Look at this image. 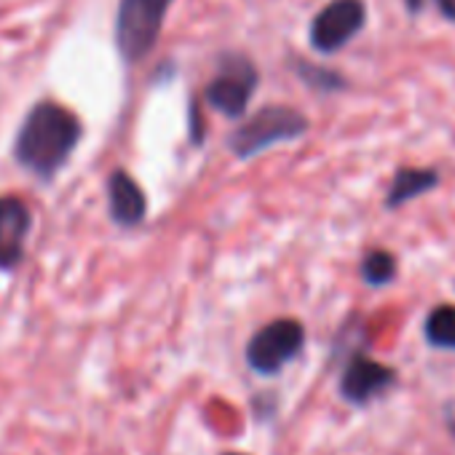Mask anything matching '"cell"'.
<instances>
[{"mask_svg":"<svg viewBox=\"0 0 455 455\" xmlns=\"http://www.w3.org/2000/svg\"><path fill=\"white\" fill-rule=\"evenodd\" d=\"M81 134L84 126L76 113L57 102H38L17 134L14 156L41 180H52L68 164Z\"/></svg>","mask_w":455,"mask_h":455,"instance_id":"obj_1","label":"cell"},{"mask_svg":"<svg viewBox=\"0 0 455 455\" xmlns=\"http://www.w3.org/2000/svg\"><path fill=\"white\" fill-rule=\"evenodd\" d=\"M306 132H308V121L303 113L284 105H271L263 108L258 116H252L244 126H239L231 134V140H228V145H231V150L239 158H252L266 148L298 140Z\"/></svg>","mask_w":455,"mask_h":455,"instance_id":"obj_2","label":"cell"},{"mask_svg":"<svg viewBox=\"0 0 455 455\" xmlns=\"http://www.w3.org/2000/svg\"><path fill=\"white\" fill-rule=\"evenodd\" d=\"M172 0H121L116 41L126 62H142L161 33Z\"/></svg>","mask_w":455,"mask_h":455,"instance_id":"obj_3","label":"cell"},{"mask_svg":"<svg viewBox=\"0 0 455 455\" xmlns=\"http://www.w3.org/2000/svg\"><path fill=\"white\" fill-rule=\"evenodd\" d=\"M306 343V330L295 319H276L258 330L247 343V364L258 375H276Z\"/></svg>","mask_w":455,"mask_h":455,"instance_id":"obj_4","label":"cell"},{"mask_svg":"<svg viewBox=\"0 0 455 455\" xmlns=\"http://www.w3.org/2000/svg\"><path fill=\"white\" fill-rule=\"evenodd\" d=\"M258 86V70L244 57H228L206 86V102L228 118H239Z\"/></svg>","mask_w":455,"mask_h":455,"instance_id":"obj_5","label":"cell"},{"mask_svg":"<svg viewBox=\"0 0 455 455\" xmlns=\"http://www.w3.org/2000/svg\"><path fill=\"white\" fill-rule=\"evenodd\" d=\"M364 20L367 9L362 0H332L311 22V46L322 54H332L356 38Z\"/></svg>","mask_w":455,"mask_h":455,"instance_id":"obj_6","label":"cell"},{"mask_svg":"<svg viewBox=\"0 0 455 455\" xmlns=\"http://www.w3.org/2000/svg\"><path fill=\"white\" fill-rule=\"evenodd\" d=\"M30 228V206L17 196H0V271H12L20 266Z\"/></svg>","mask_w":455,"mask_h":455,"instance_id":"obj_7","label":"cell"},{"mask_svg":"<svg viewBox=\"0 0 455 455\" xmlns=\"http://www.w3.org/2000/svg\"><path fill=\"white\" fill-rule=\"evenodd\" d=\"M396 380V372L370 356H354L340 378V394L351 404H367Z\"/></svg>","mask_w":455,"mask_h":455,"instance_id":"obj_8","label":"cell"},{"mask_svg":"<svg viewBox=\"0 0 455 455\" xmlns=\"http://www.w3.org/2000/svg\"><path fill=\"white\" fill-rule=\"evenodd\" d=\"M108 193H110V217L121 228H134L142 222L148 212V201L134 177H129L124 169L113 172L108 180Z\"/></svg>","mask_w":455,"mask_h":455,"instance_id":"obj_9","label":"cell"},{"mask_svg":"<svg viewBox=\"0 0 455 455\" xmlns=\"http://www.w3.org/2000/svg\"><path fill=\"white\" fill-rule=\"evenodd\" d=\"M439 185V174L431 172V169H399L394 182H391V190H388V198L386 204L388 206H402L407 204L410 198L431 190Z\"/></svg>","mask_w":455,"mask_h":455,"instance_id":"obj_10","label":"cell"},{"mask_svg":"<svg viewBox=\"0 0 455 455\" xmlns=\"http://www.w3.org/2000/svg\"><path fill=\"white\" fill-rule=\"evenodd\" d=\"M426 338L436 348H455V308L439 306L426 319Z\"/></svg>","mask_w":455,"mask_h":455,"instance_id":"obj_11","label":"cell"},{"mask_svg":"<svg viewBox=\"0 0 455 455\" xmlns=\"http://www.w3.org/2000/svg\"><path fill=\"white\" fill-rule=\"evenodd\" d=\"M362 276L367 284H388L396 276V260L386 250H375L362 263Z\"/></svg>","mask_w":455,"mask_h":455,"instance_id":"obj_12","label":"cell"},{"mask_svg":"<svg viewBox=\"0 0 455 455\" xmlns=\"http://www.w3.org/2000/svg\"><path fill=\"white\" fill-rule=\"evenodd\" d=\"M300 73L306 76L308 84H316V86H324V89H335V86H343V81L335 76V73H324V70H316V68H308L303 65Z\"/></svg>","mask_w":455,"mask_h":455,"instance_id":"obj_13","label":"cell"},{"mask_svg":"<svg viewBox=\"0 0 455 455\" xmlns=\"http://www.w3.org/2000/svg\"><path fill=\"white\" fill-rule=\"evenodd\" d=\"M434 4L447 22H455V0H434Z\"/></svg>","mask_w":455,"mask_h":455,"instance_id":"obj_14","label":"cell"},{"mask_svg":"<svg viewBox=\"0 0 455 455\" xmlns=\"http://www.w3.org/2000/svg\"><path fill=\"white\" fill-rule=\"evenodd\" d=\"M404 4H407V9H410V12H420L423 0H404Z\"/></svg>","mask_w":455,"mask_h":455,"instance_id":"obj_15","label":"cell"},{"mask_svg":"<svg viewBox=\"0 0 455 455\" xmlns=\"http://www.w3.org/2000/svg\"><path fill=\"white\" fill-rule=\"evenodd\" d=\"M225 455H244V452H225Z\"/></svg>","mask_w":455,"mask_h":455,"instance_id":"obj_16","label":"cell"},{"mask_svg":"<svg viewBox=\"0 0 455 455\" xmlns=\"http://www.w3.org/2000/svg\"><path fill=\"white\" fill-rule=\"evenodd\" d=\"M450 428H452V434H455V423H450Z\"/></svg>","mask_w":455,"mask_h":455,"instance_id":"obj_17","label":"cell"}]
</instances>
